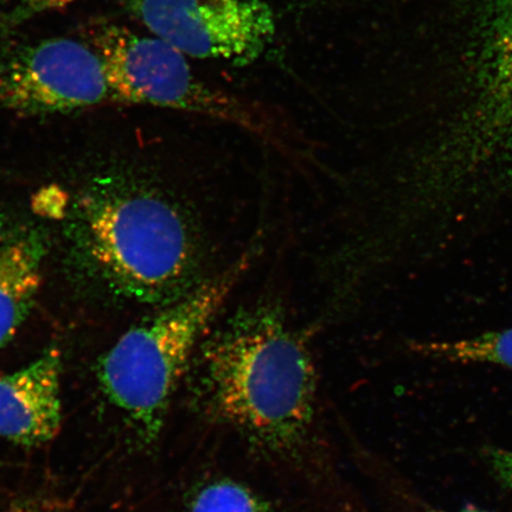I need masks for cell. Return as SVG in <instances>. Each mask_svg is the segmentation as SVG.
Masks as SVG:
<instances>
[{
    "label": "cell",
    "instance_id": "obj_1",
    "mask_svg": "<svg viewBox=\"0 0 512 512\" xmlns=\"http://www.w3.org/2000/svg\"><path fill=\"white\" fill-rule=\"evenodd\" d=\"M406 172L402 214L438 230L512 195V0L480 12L464 105Z\"/></svg>",
    "mask_w": 512,
    "mask_h": 512
},
{
    "label": "cell",
    "instance_id": "obj_11",
    "mask_svg": "<svg viewBox=\"0 0 512 512\" xmlns=\"http://www.w3.org/2000/svg\"><path fill=\"white\" fill-rule=\"evenodd\" d=\"M185 512H273L264 499L246 485L215 480L192 496Z\"/></svg>",
    "mask_w": 512,
    "mask_h": 512
},
{
    "label": "cell",
    "instance_id": "obj_5",
    "mask_svg": "<svg viewBox=\"0 0 512 512\" xmlns=\"http://www.w3.org/2000/svg\"><path fill=\"white\" fill-rule=\"evenodd\" d=\"M94 43L112 100L207 114L260 130L255 108L198 79L185 55L159 38L107 25L96 32Z\"/></svg>",
    "mask_w": 512,
    "mask_h": 512
},
{
    "label": "cell",
    "instance_id": "obj_9",
    "mask_svg": "<svg viewBox=\"0 0 512 512\" xmlns=\"http://www.w3.org/2000/svg\"><path fill=\"white\" fill-rule=\"evenodd\" d=\"M47 254L48 240L41 229L27 223L0 227V349L34 309Z\"/></svg>",
    "mask_w": 512,
    "mask_h": 512
},
{
    "label": "cell",
    "instance_id": "obj_4",
    "mask_svg": "<svg viewBox=\"0 0 512 512\" xmlns=\"http://www.w3.org/2000/svg\"><path fill=\"white\" fill-rule=\"evenodd\" d=\"M247 267L243 258L128 330L101 357L96 374L102 392L144 443L158 438L179 381Z\"/></svg>",
    "mask_w": 512,
    "mask_h": 512
},
{
    "label": "cell",
    "instance_id": "obj_2",
    "mask_svg": "<svg viewBox=\"0 0 512 512\" xmlns=\"http://www.w3.org/2000/svg\"><path fill=\"white\" fill-rule=\"evenodd\" d=\"M200 395L211 415L274 451L303 440L316 373L302 338L278 313H240L202 345Z\"/></svg>",
    "mask_w": 512,
    "mask_h": 512
},
{
    "label": "cell",
    "instance_id": "obj_10",
    "mask_svg": "<svg viewBox=\"0 0 512 512\" xmlns=\"http://www.w3.org/2000/svg\"><path fill=\"white\" fill-rule=\"evenodd\" d=\"M408 349L430 360L491 364L512 370V328L447 341H413L408 343Z\"/></svg>",
    "mask_w": 512,
    "mask_h": 512
},
{
    "label": "cell",
    "instance_id": "obj_14",
    "mask_svg": "<svg viewBox=\"0 0 512 512\" xmlns=\"http://www.w3.org/2000/svg\"><path fill=\"white\" fill-rule=\"evenodd\" d=\"M434 512H444V511H434ZM456 512H488V511H485L483 509H479L476 507H466V508L460 509Z\"/></svg>",
    "mask_w": 512,
    "mask_h": 512
},
{
    "label": "cell",
    "instance_id": "obj_12",
    "mask_svg": "<svg viewBox=\"0 0 512 512\" xmlns=\"http://www.w3.org/2000/svg\"><path fill=\"white\" fill-rule=\"evenodd\" d=\"M76 0H19L18 4L0 21V35L15 29L18 25L30 21L32 17L43 12L61 9Z\"/></svg>",
    "mask_w": 512,
    "mask_h": 512
},
{
    "label": "cell",
    "instance_id": "obj_15",
    "mask_svg": "<svg viewBox=\"0 0 512 512\" xmlns=\"http://www.w3.org/2000/svg\"><path fill=\"white\" fill-rule=\"evenodd\" d=\"M2 3H3V0H0V4H2Z\"/></svg>",
    "mask_w": 512,
    "mask_h": 512
},
{
    "label": "cell",
    "instance_id": "obj_6",
    "mask_svg": "<svg viewBox=\"0 0 512 512\" xmlns=\"http://www.w3.org/2000/svg\"><path fill=\"white\" fill-rule=\"evenodd\" d=\"M127 9L179 53L236 66L258 60L275 34L265 0H130Z\"/></svg>",
    "mask_w": 512,
    "mask_h": 512
},
{
    "label": "cell",
    "instance_id": "obj_3",
    "mask_svg": "<svg viewBox=\"0 0 512 512\" xmlns=\"http://www.w3.org/2000/svg\"><path fill=\"white\" fill-rule=\"evenodd\" d=\"M69 230L86 273L117 296L176 302L194 277V233L176 204L157 191L124 181L96 183L76 202Z\"/></svg>",
    "mask_w": 512,
    "mask_h": 512
},
{
    "label": "cell",
    "instance_id": "obj_8",
    "mask_svg": "<svg viewBox=\"0 0 512 512\" xmlns=\"http://www.w3.org/2000/svg\"><path fill=\"white\" fill-rule=\"evenodd\" d=\"M62 355L50 347L21 369L0 376V438L19 446H40L59 432L62 421Z\"/></svg>",
    "mask_w": 512,
    "mask_h": 512
},
{
    "label": "cell",
    "instance_id": "obj_13",
    "mask_svg": "<svg viewBox=\"0 0 512 512\" xmlns=\"http://www.w3.org/2000/svg\"><path fill=\"white\" fill-rule=\"evenodd\" d=\"M484 456L499 482L512 492V451L488 448Z\"/></svg>",
    "mask_w": 512,
    "mask_h": 512
},
{
    "label": "cell",
    "instance_id": "obj_7",
    "mask_svg": "<svg viewBox=\"0 0 512 512\" xmlns=\"http://www.w3.org/2000/svg\"><path fill=\"white\" fill-rule=\"evenodd\" d=\"M112 100L98 51L72 38L19 46L0 57V107L25 114L68 113Z\"/></svg>",
    "mask_w": 512,
    "mask_h": 512
}]
</instances>
